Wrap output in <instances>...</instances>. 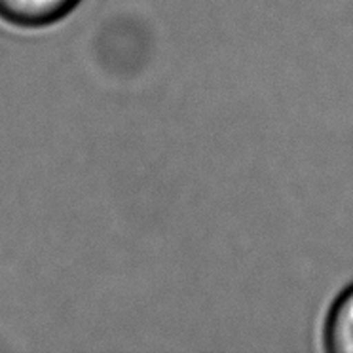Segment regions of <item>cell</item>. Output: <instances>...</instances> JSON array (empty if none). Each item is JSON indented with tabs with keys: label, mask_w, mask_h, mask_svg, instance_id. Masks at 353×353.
I'll return each mask as SVG.
<instances>
[{
	"label": "cell",
	"mask_w": 353,
	"mask_h": 353,
	"mask_svg": "<svg viewBox=\"0 0 353 353\" xmlns=\"http://www.w3.org/2000/svg\"><path fill=\"white\" fill-rule=\"evenodd\" d=\"M78 0H0V17L17 27H44L69 14Z\"/></svg>",
	"instance_id": "1"
},
{
	"label": "cell",
	"mask_w": 353,
	"mask_h": 353,
	"mask_svg": "<svg viewBox=\"0 0 353 353\" xmlns=\"http://www.w3.org/2000/svg\"><path fill=\"white\" fill-rule=\"evenodd\" d=\"M325 345L334 353H353V285L330 307L325 325Z\"/></svg>",
	"instance_id": "2"
}]
</instances>
